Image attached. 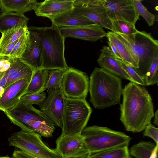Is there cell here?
Returning a JSON list of instances; mask_svg holds the SVG:
<instances>
[{
    "label": "cell",
    "instance_id": "cell-7",
    "mask_svg": "<svg viewBox=\"0 0 158 158\" xmlns=\"http://www.w3.org/2000/svg\"><path fill=\"white\" fill-rule=\"evenodd\" d=\"M92 109L85 98L66 97L62 121V133H81L86 127Z\"/></svg>",
    "mask_w": 158,
    "mask_h": 158
},
{
    "label": "cell",
    "instance_id": "cell-33",
    "mask_svg": "<svg viewBox=\"0 0 158 158\" xmlns=\"http://www.w3.org/2000/svg\"><path fill=\"white\" fill-rule=\"evenodd\" d=\"M46 94L40 93L25 94L21 98L19 102L27 105L36 104L40 105L46 98Z\"/></svg>",
    "mask_w": 158,
    "mask_h": 158
},
{
    "label": "cell",
    "instance_id": "cell-4",
    "mask_svg": "<svg viewBox=\"0 0 158 158\" xmlns=\"http://www.w3.org/2000/svg\"><path fill=\"white\" fill-rule=\"evenodd\" d=\"M114 33L125 45L137 66L136 71L144 79L158 53V40L144 31L131 35Z\"/></svg>",
    "mask_w": 158,
    "mask_h": 158
},
{
    "label": "cell",
    "instance_id": "cell-9",
    "mask_svg": "<svg viewBox=\"0 0 158 158\" xmlns=\"http://www.w3.org/2000/svg\"><path fill=\"white\" fill-rule=\"evenodd\" d=\"M89 83L85 73L69 67L64 73L61 89L67 98H85L89 91Z\"/></svg>",
    "mask_w": 158,
    "mask_h": 158
},
{
    "label": "cell",
    "instance_id": "cell-38",
    "mask_svg": "<svg viewBox=\"0 0 158 158\" xmlns=\"http://www.w3.org/2000/svg\"><path fill=\"white\" fill-rule=\"evenodd\" d=\"M12 156L14 158H38L21 150H15L13 152Z\"/></svg>",
    "mask_w": 158,
    "mask_h": 158
},
{
    "label": "cell",
    "instance_id": "cell-24",
    "mask_svg": "<svg viewBox=\"0 0 158 158\" xmlns=\"http://www.w3.org/2000/svg\"><path fill=\"white\" fill-rule=\"evenodd\" d=\"M89 158H132L129 154L128 146H118L89 152Z\"/></svg>",
    "mask_w": 158,
    "mask_h": 158
},
{
    "label": "cell",
    "instance_id": "cell-34",
    "mask_svg": "<svg viewBox=\"0 0 158 158\" xmlns=\"http://www.w3.org/2000/svg\"><path fill=\"white\" fill-rule=\"evenodd\" d=\"M121 66L127 73L138 85H145L143 78L141 77L133 67L122 60L116 59Z\"/></svg>",
    "mask_w": 158,
    "mask_h": 158
},
{
    "label": "cell",
    "instance_id": "cell-28",
    "mask_svg": "<svg viewBox=\"0 0 158 158\" xmlns=\"http://www.w3.org/2000/svg\"><path fill=\"white\" fill-rule=\"evenodd\" d=\"M30 43V32L28 29L18 39L11 52L7 57L8 59H20L27 49Z\"/></svg>",
    "mask_w": 158,
    "mask_h": 158
},
{
    "label": "cell",
    "instance_id": "cell-29",
    "mask_svg": "<svg viewBox=\"0 0 158 158\" xmlns=\"http://www.w3.org/2000/svg\"><path fill=\"white\" fill-rule=\"evenodd\" d=\"M65 70L55 69L49 70L48 79L43 89H58L61 88Z\"/></svg>",
    "mask_w": 158,
    "mask_h": 158
},
{
    "label": "cell",
    "instance_id": "cell-25",
    "mask_svg": "<svg viewBox=\"0 0 158 158\" xmlns=\"http://www.w3.org/2000/svg\"><path fill=\"white\" fill-rule=\"evenodd\" d=\"M156 147L154 143L142 141L133 145L129 150V153L135 158H150Z\"/></svg>",
    "mask_w": 158,
    "mask_h": 158
},
{
    "label": "cell",
    "instance_id": "cell-36",
    "mask_svg": "<svg viewBox=\"0 0 158 158\" xmlns=\"http://www.w3.org/2000/svg\"><path fill=\"white\" fill-rule=\"evenodd\" d=\"M11 62L7 57L1 56L0 57V80L5 72L10 69Z\"/></svg>",
    "mask_w": 158,
    "mask_h": 158
},
{
    "label": "cell",
    "instance_id": "cell-8",
    "mask_svg": "<svg viewBox=\"0 0 158 158\" xmlns=\"http://www.w3.org/2000/svg\"><path fill=\"white\" fill-rule=\"evenodd\" d=\"M8 141L9 145L38 158H62L55 149L46 145L42 141L41 136L35 132L22 130L12 134Z\"/></svg>",
    "mask_w": 158,
    "mask_h": 158
},
{
    "label": "cell",
    "instance_id": "cell-46",
    "mask_svg": "<svg viewBox=\"0 0 158 158\" xmlns=\"http://www.w3.org/2000/svg\"><path fill=\"white\" fill-rule=\"evenodd\" d=\"M1 56H0V57Z\"/></svg>",
    "mask_w": 158,
    "mask_h": 158
},
{
    "label": "cell",
    "instance_id": "cell-16",
    "mask_svg": "<svg viewBox=\"0 0 158 158\" xmlns=\"http://www.w3.org/2000/svg\"><path fill=\"white\" fill-rule=\"evenodd\" d=\"M74 0H46L38 2L35 9V15L50 19L73 9Z\"/></svg>",
    "mask_w": 158,
    "mask_h": 158
},
{
    "label": "cell",
    "instance_id": "cell-23",
    "mask_svg": "<svg viewBox=\"0 0 158 158\" xmlns=\"http://www.w3.org/2000/svg\"><path fill=\"white\" fill-rule=\"evenodd\" d=\"M49 70L44 69L34 72L26 94L40 93L47 82Z\"/></svg>",
    "mask_w": 158,
    "mask_h": 158
},
{
    "label": "cell",
    "instance_id": "cell-3",
    "mask_svg": "<svg viewBox=\"0 0 158 158\" xmlns=\"http://www.w3.org/2000/svg\"><path fill=\"white\" fill-rule=\"evenodd\" d=\"M36 36L41 49L44 69L65 70L69 68L64 56V40L59 28L50 27H28Z\"/></svg>",
    "mask_w": 158,
    "mask_h": 158
},
{
    "label": "cell",
    "instance_id": "cell-11",
    "mask_svg": "<svg viewBox=\"0 0 158 158\" xmlns=\"http://www.w3.org/2000/svg\"><path fill=\"white\" fill-rule=\"evenodd\" d=\"M56 143L55 149L62 158H79L89 153L81 133H61Z\"/></svg>",
    "mask_w": 158,
    "mask_h": 158
},
{
    "label": "cell",
    "instance_id": "cell-26",
    "mask_svg": "<svg viewBox=\"0 0 158 158\" xmlns=\"http://www.w3.org/2000/svg\"><path fill=\"white\" fill-rule=\"evenodd\" d=\"M106 36L108 41L111 42L116 48L118 53L121 57L122 60L133 67L135 70L137 66L133 60L130 53L122 42L111 31L107 33Z\"/></svg>",
    "mask_w": 158,
    "mask_h": 158
},
{
    "label": "cell",
    "instance_id": "cell-14",
    "mask_svg": "<svg viewBox=\"0 0 158 158\" xmlns=\"http://www.w3.org/2000/svg\"><path fill=\"white\" fill-rule=\"evenodd\" d=\"M32 78V77H31ZM31 78L19 80L4 89L0 96V110L4 113L15 106L26 93Z\"/></svg>",
    "mask_w": 158,
    "mask_h": 158
},
{
    "label": "cell",
    "instance_id": "cell-5",
    "mask_svg": "<svg viewBox=\"0 0 158 158\" xmlns=\"http://www.w3.org/2000/svg\"><path fill=\"white\" fill-rule=\"evenodd\" d=\"M4 113L12 123L25 131L35 132L48 138L52 135L55 129L54 123L32 105L19 102Z\"/></svg>",
    "mask_w": 158,
    "mask_h": 158
},
{
    "label": "cell",
    "instance_id": "cell-30",
    "mask_svg": "<svg viewBox=\"0 0 158 158\" xmlns=\"http://www.w3.org/2000/svg\"><path fill=\"white\" fill-rule=\"evenodd\" d=\"M111 31L114 33L125 35L133 34L138 31L135 25L125 21L119 20L112 22Z\"/></svg>",
    "mask_w": 158,
    "mask_h": 158
},
{
    "label": "cell",
    "instance_id": "cell-17",
    "mask_svg": "<svg viewBox=\"0 0 158 158\" xmlns=\"http://www.w3.org/2000/svg\"><path fill=\"white\" fill-rule=\"evenodd\" d=\"M97 61L101 68L112 74L136 83L123 69L108 46L105 45L102 47Z\"/></svg>",
    "mask_w": 158,
    "mask_h": 158
},
{
    "label": "cell",
    "instance_id": "cell-13",
    "mask_svg": "<svg viewBox=\"0 0 158 158\" xmlns=\"http://www.w3.org/2000/svg\"><path fill=\"white\" fill-rule=\"evenodd\" d=\"M44 101L39 105L40 110L54 124L62 128L66 97L61 89H49Z\"/></svg>",
    "mask_w": 158,
    "mask_h": 158
},
{
    "label": "cell",
    "instance_id": "cell-15",
    "mask_svg": "<svg viewBox=\"0 0 158 158\" xmlns=\"http://www.w3.org/2000/svg\"><path fill=\"white\" fill-rule=\"evenodd\" d=\"M58 28L65 38L69 37L93 42L106 36L107 34L102 27L95 24L74 27Z\"/></svg>",
    "mask_w": 158,
    "mask_h": 158
},
{
    "label": "cell",
    "instance_id": "cell-43",
    "mask_svg": "<svg viewBox=\"0 0 158 158\" xmlns=\"http://www.w3.org/2000/svg\"><path fill=\"white\" fill-rule=\"evenodd\" d=\"M88 154L85 156H82V157H79V158H89L88 157Z\"/></svg>",
    "mask_w": 158,
    "mask_h": 158
},
{
    "label": "cell",
    "instance_id": "cell-22",
    "mask_svg": "<svg viewBox=\"0 0 158 158\" xmlns=\"http://www.w3.org/2000/svg\"><path fill=\"white\" fill-rule=\"evenodd\" d=\"M29 19L24 14L11 12L0 13V32L14 27L27 26Z\"/></svg>",
    "mask_w": 158,
    "mask_h": 158
},
{
    "label": "cell",
    "instance_id": "cell-2",
    "mask_svg": "<svg viewBox=\"0 0 158 158\" xmlns=\"http://www.w3.org/2000/svg\"><path fill=\"white\" fill-rule=\"evenodd\" d=\"M123 88L120 78L96 67L90 77V102L95 109H102L120 103Z\"/></svg>",
    "mask_w": 158,
    "mask_h": 158
},
{
    "label": "cell",
    "instance_id": "cell-12",
    "mask_svg": "<svg viewBox=\"0 0 158 158\" xmlns=\"http://www.w3.org/2000/svg\"><path fill=\"white\" fill-rule=\"evenodd\" d=\"M107 15L112 22L119 20L134 25L139 19L133 0H102Z\"/></svg>",
    "mask_w": 158,
    "mask_h": 158
},
{
    "label": "cell",
    "instance_id": "cell-32",
    "mask_svg": "<svg viewBox=\"0 0 158 158\" xmlns=\"http://www.w3.org/2000/svg\"><path fill=\"white\" fill-rule=\"evenodd\" d=\"M141 0H133V2L139 15L142 16L149 26L152 25L155 21L156 16L149 12L142 4Z\"/></svg>",
    "mask_w": 158,
    "mask_h": 158
},
{
    "label": "cell",
    "instance_id": "cell-31",
    "mask_svg": "<svg viewBox=\"0 0 158 158\" xmlns=\"http://www.w3.org/2000/svg\"><path fill=\"white\" fill-rule=\"evenodd\" d=\"M145 86L153 85L158 83V53L155 56L144 78Z\"/></svg>",
    "mask_w": 158,
    "mask_h": 158
},
{
    "label": "cell",
    "instance_id": "cell-6",
    "mask_svg": "<svg viewBox=\"0 0 158 158\" xmlns=\"http://www.w3.org/2000/svg\"><path fill=\"white\" fill-rule=\"evenodd\" d=\"M81 134L89 152L128 146L131 140L124 133L95 125L85 127Z\"/></svg>",
    "mask_w": 158,
    "mask_h": 158
},
{
    "label": "cell",
    "instance_id": "cell-44",
    "mask_svg": "<svg viewBox=\"0 0 158 158\" xmlns=\"http://www.w3.org/2000/svg\"><path fill=\"white\" fill-rule=\"evenodd\" d=\"M0 158H14V157H11L8 156H0Z\"/></svg>",
    "mask_w": 158,
    "mask_h": 158
},
{
    "label": "cell",
    "instance_id": "cell-35",
    "mask_svg": "<svg viewBox=\"0 0 158 158\" xmlns=\"http://www.w3.org/2000/svg\"><path fill=\"white\" fill-rule=\"evenodd\" d=\"M143 132V136H147L152 138L156 145H158V129L155 126L149 123L146 126Z\"/></svg>",
    "mask_w": 158,
    "mask_h": 158
},
{
    "label": "cell",
    "instance_id": "cell-40",
    "mask_svg": "<svg viewBox=\"0 0 158 158\" xmlns=\"http://www.w3.org/2000/svg\"><path fill=\"white\" fill-rule=\"evenodd\" d=\"M6 77L4 74L3 77L0 80V86L4 89L6 84Z\"/></svg>",
    "mask_w": 158,
    "mask_h": 158
},
{
    "label": "cell",
    "instance_id": "cell-37",
    "mask_svg": "<svg viewBox=\"0 0 158 158\" xmlns=\"http://www.w3.org/2000/svg\"><path fill=\"white\" fill-rule=\"evenodd\" d=\"M18 40L0 49V56L8 57L12 51Z\"/></svg>",
    "mask_w": 158,
    "mask_h": 158
},
{
    "label": "cell",
    "instance_id": "cell-18",
    "mask_svg": "<svg viewBox=\"0 0 158 158\" xmlns=\"http://www.w3.org/2000/svg\"><path fill=\"white\" fill-rule=\"evenodd\" d=\"M29 31L30 44L27 49L20 59L34 72H35L44 69L42 56L36 36L32 32Z\"/></svg>",
    "mask_w": 158,
    "mask_h": 158
},
{
    "label": "cell",
    "instance_id": "cell-19",
    "mask_svg": "<svg viewBox=\"0 0 158 158\" xmlns=\"http://www.w3.org/2000/svg\"><path fill=\"white\" fill-rule=\"evenodd\" d=\"M58 27H74L95 24L73 9L50 19Z\"/></svg>",
    "mask_w": 158,
    "mask_h": 158
},
{
    "label": "cell",
    "instance_id": "cell-21",
    "mask_svg": "<svg viewBox=\"0 0 158 158\" xmlns=\"http://www.w3.org/2000/svg\"><path fill=\"white\" fill-rule=\"evenodd\" d=\"M37 3L36 0H0V12H15L24 14L34 10Z\"/></svg>",
    "mask_w": 158,
    "mask_h": 158
},
{
    "label": "cell",
    "instance_id": "cell-1",
    "mask_svg": "<svg viewBox=\"0 0 158 158\" xmlns=\"http://www.w3.org/2000/svg\"><path fill=\"white\" fill-rule=\"evenodd\" d=\"M120 119L126 130L133 133L144 130L155 116L152 100L143 86L130 82L123 89Z\"/></svg>",
    "mask_w": 158,
    "mask_h": 158
},
{
    "label": "cell",
    "instance_id": "cell-42",
    "mask_svg": "<svg viewBox=\"0 0 158 158\" xmlns=\"http://www.w3.org/2000/svg\"><path fill=\"white\" fill-rule=\"evenodd\" d=\"M4 90V89L2 87L0 86V96L3 93Z\"/></svg>",
    "mask_w": 158,
    "mask_h": 158
},
{
    "label": "cell",
    "instance_id": "cell-27",
    "mask_svg": "<svg viewBox=\"0 0 158 158\" xmlns=\"http://www.w3.org/2000/svg\"><path fill=\"white\" fill-rule=\"evenodd\" d=\"M28 29L27 26H20L4 31L0 38V49L18 40Z\"/></svg>",
    "mask_w": 158,
    "mask_h": 158
},
{
    "label": "cell",
    "instance_id": "cell-41",
    "mask_svg": "<svg viewBox=\"0 0 158 158\" xmlns=\"http://www.w3.org/2000/svg\"><path fill=\"white\" fill-rule=\"evenodd\" d=\"M155 118L154 120L153 123L156 125H158V110H157L155 114Z\"/></svg>",
    "mask_w": 158,
    "mask_h": 158
},
{
    "label": "cell",
    "instance_id": "cell-39",
    "mask_svg": "<svg viewBox=\"0 0 158 158\" xmlns=\"http://www.w3.org/2000/svg\"><path fill=\"white\" fill-rule=\"evenodd\" d=\"M108 44L112 54L116 59L119 60H122V59L118 53L116 48L115 46L110 41H107Z\"/></svg>",
    "mask_w": 158,
    "mask_h": 158
},
{
    "label": "cell",
    "instance_id": "cell-45",
    "mask_svg": "<svg viewBox=\"0 0 158 158\" xmlns=\"http://www.w3.org/2000/svg\"></svg>",
    "mask_w": 158,
    "mask_h": 158
},
{
    "label": "cell",
    "instance_id": "cell-20",
    "mask_svg": "<svg viewBox=\"0 0 158 158\" xmlns=\"http://www.w3.org/2000/svg\"><path fill=\"white\" fill-rule=\"evenodd\" d=\"M10 67L5 75L6 82L4 89L9 85L19 80L31 78L34 72L28 65L19 58L9 59Z\"/></svg>",
    "mask_w": 158,
    "mask_h": 158
},
{
    "label": "cell",
    "instance_id": "cell-10",
    "mask_svg": "<svg viewBox=\"0 0 158 158\" xmlns=\"http://www.w3.org/2000/svg\"><path fill=\"white\" fill-rule=\"evenodd\" d=\"M73 9L95 24L111 30L112 21L107 16L102 0H74Z\"/></svg>",
    "mask_w": 158,
    "mask_h": 158
}]
</instances>
